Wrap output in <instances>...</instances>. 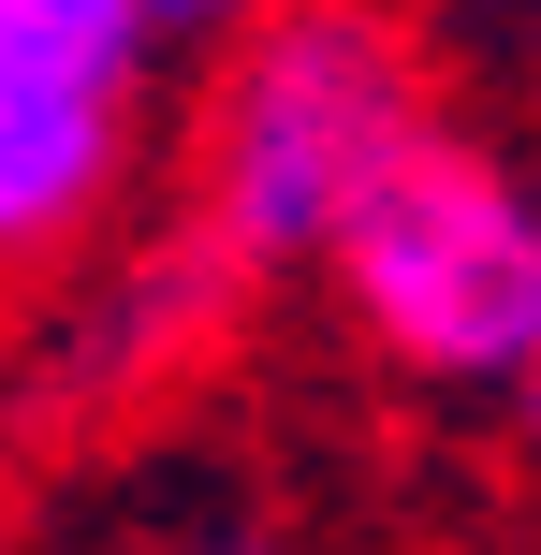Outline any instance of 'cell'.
<instances>
[{"label": "cell", "mask_w": 541, "mask_h": 555, "mask_svg": "<svg viewBox=\"0 0 541 555\" xmlns=\"http://www.w3.org/2000/svg\"><path fill=\"white\" fill-rule=\"evenodd\" d=\"M410 146H425V74L396 29L366 0H263L220 59V103H205L191 220L249 278L322 263Z\"/></svg>", "instance_id": "obj_1"}, {"label": "cell", "mask_w": 541, "mask_h": 555, "mask_svg": "<svg viewBox=\"0 0 541 555\" xmlns=\"http://www.w3.org/2000/svg\"><path fill=\"white\" fill-rule=\"evenodd\" d=\"M322 278L366 322V351L439 380V395H527L541 380V176H513L498 146L425 132L366 191V220L322 249Z\"/></svg>", "instance_id": "obj_2"}, {"label": "cell", "mask_w": 541, "mask_h": 555, "mask_svg": "<svg viewBox=\"0 0 541 555\" xmlns=\"http://www.w3.org/2000/svg\"><path fill=\"white\" fill-rule=\"evenodd\" d=\"M132 176V88H74V74H15L0 88V263L74 249Z\"/></svg>", "instance_id": "obj_3"}, {"label": "cell", "mask_w": 541, "mask_h": 555, "mask_svg": "<svg viewBox=\"0 0 541 555\" xmlns=\"http://www.w3.org/2000/svg\"><path fill=\"white\" fill-rule=\"evenodd\" d=\"M15 74L146 88V29H132V0H0V88Z\"/></svg>", "instance_id": "obj_4"}, {"label": "cell", "mask_w": 541, "mask_h": 555, "mask_svg": "<svg viewBox=\"0 0 541 555\" xmlns=\"http://www.w3.org/2000/svg\"><path fill=\"white\" fill-rule=\"evenodd\" d=\"M249 15H263V0H132V29H146V44H234Z\"/></svg>", "instance_id": "obj_5"}, {"label": "cell", "mask_w": 541, "mask_h": 555, "mask_svg": "<svg viewBox=\"0 0 541 555\" xmlns=\"http://www.w3.org/2000/svg\"><path fill=\"white\" fill-rule=\"evenodd\" d=\"M513 410H527V453H541V380H527V395H513Z\"/></svg>", "instance_id": "obj_6"}]
</instances>
